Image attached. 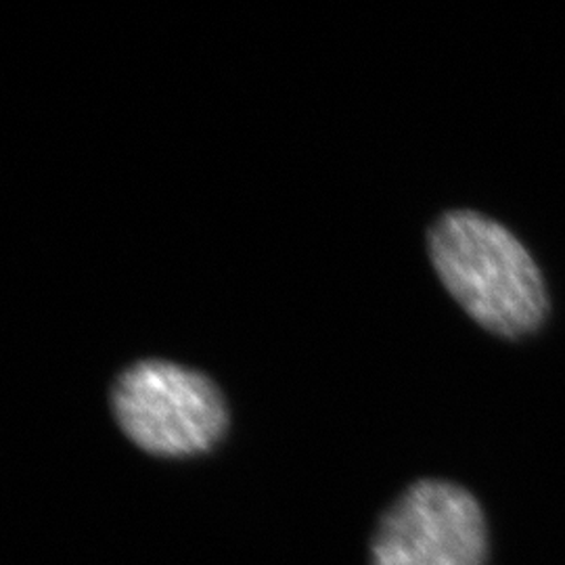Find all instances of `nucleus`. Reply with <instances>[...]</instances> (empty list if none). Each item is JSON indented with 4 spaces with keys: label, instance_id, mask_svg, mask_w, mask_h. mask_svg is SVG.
Here are the masks:
<instances>
[{
    "label": "nucleus",
    "instance_id": "f257e3e1",
    "mask_svg": "<svg viewBox=\"0 0 565 565\" xmlns=\"http://www.w3.org/2000/svg\"><path fill=\"white\" fill-rule=\"evenodd\" d=\"M427 245L446 289L488 331L520 338L545 321L541 270L503 224L450 212L431 226Z\"/></svg>",
    "mask_w": 565,
    "mask_h": 565
},
{
    "label": "nucleus",
    "instance_id": "f03ea898",
    "mask_svg": "<svg viewBox=\"0 0 565 565\" xmlns=\"http://www.w3.org/2000/svg\"><path fill=\"white\" fill-rule=\"evenodd\" d=\"M124 434L158 457H191L218 445L228 427L224 396L200 371L166 361L126 369L111 392Z\"/></svg>",
    "mask_w": 565,
    "mask_h": 565
},
{
    "label": "nucleus",
    "instance_id": "7ed1b4c3",
    "mask_svg": "<svg viewBox=\"0 0 565 565\" xmlns=\"http://www.w3.org/2000/svg\"><path fill=\"white\" fill-rule=\"evenodd\" d=\"M484 513L461 488L425 480L390 507L373 541V565H484Z\"/></svg>",
    "mask_w": 565,
    "mask_h": 565
}]
</instances>
